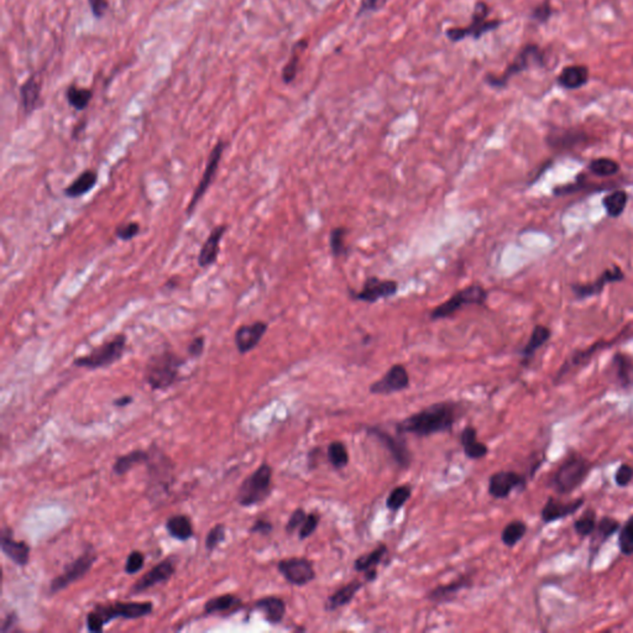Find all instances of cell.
<instances>
[{"label":"cell","mask_w":633,"mask_h":633,"mask_svg":"<svg viewBox=\"0 0 633 633\" xmlns=\"http://www.w3.org/2000/svg\"><path fill=\"white\" fill-rule=\"evenodd\" d=\"M589 170L591 173H594L599 177H611V176L618 175L621 166L618 161L607 159V157H600L591 161L589 164Z\"/></svg>","instance_id":"cell-39"},{"label":"cell","mask_w":633,"mask_h":633,"mask_svg":"<svg viewBox=\"0 0 633 633\" xmlns=\"http://www.w3.org/2000/svg\"><path fill=\"white\" fill-rule=\"evenodd\" d=\"M544 66V52L537 45H527L522 48L521 52L517 55L516 59L512 61L511 64L507 66L505 72L501 76H486V82L491 87L495 88H504L511 80L513 76L521 73L523 71L532 69V67H543Z\"/></svg>","instance_id":"cell-9"},{"label":"cell","mask_w":633,"mask_h":633,"mask_svg":"<svg viewBox=\"0 0 633 633\" xmlns=\"http://www.w3.org/2000/svg\"><path fill=\"white\" fill-rule=\"evenodd\" d=\"M410 374L402 364L390 367L383 378L370 385L369 391L373 394H392L410 387Z\"/></svg>","instance_id":"cell-17"},{"label":"cell","mask_w":633,"mask_h":633,"mask_svg":"<svg viewBox=\"0 0 633 633\" xmlns=\"http://www.w3.org/2000/svg\"><path fill=\"white\" fill-rule=\"evenodd\" d=\"M589 80V69L586 66H568L558 76V83L565 90H579Z\"/></svg>","instance_id":"cell-30"},{"label":"cell","mask_w":633,"mask_h":633,"mask_svg":"<svg viewBox=\"0 0 633 633\" xmlns=\"http://www.w3.org/2000/svg\"><path fill=\"white\" fill-rule=\"evenodd\" d=\"M552 336V332L546 325H538L533 328L532 334L529 336V341L526 346L522 349L521 355L523 357V364H527L532 359L536 351L544 346Z\"/></svg>","instance_id":"cell-35"},{"label":"cell","mask_w":633,"mask_h":633,"mask_svg":"<svg viewBox=\"0 0 633 633\" xmlns=\"http://www.w3.org/2000/svg\"><path fill=\"white\" fill-rule=\"evenodd\" d=\"M186 359L172 350L156 353L149 357L144 370L145 383L154 391L170 389L180 380V370Z\"/></svg>","instance_id":"cell-3"},{"label":"cell","mask_w":633,"mask_h":633,"mask_svg":"<svg viewBox=\"0 0 633 633\" xmlns=\"http://www.w3.org/2000/svg\"><path fill=\"white\" fill-rule=\"evenodd\" d=\"M127 341L128 339L125 334H122V333L117 334L104 341L101 346L94 348L90 354L76 357L73 360V365L88 369V370L112 367L113 364L119 362L124 355L125 349H127Z\"/></svg>","instance_id":"cell-7"},{"label":"cell","mask_w":633,"mask_h":633,"mask_svg":"<svg viewBox=\"0 0 633 633\" xmlns=\"http://www.w3.org/2000/svg\"><path fill=\"white\" fill-rule=\"evenodd\" d=\"M227 229H228L227 224L217 225L212 229L211 234L208 235L206 241L203 243L199 255H198V265L202 269L212 266L218 260L220 244H222L224 235L227 233Z\"/></svg>","instance_id":"cell-22"},{"label":"cell","mask_w":633,"mask_h":633,"mask_svg":"<svg viewBox=\"0 0 633 633\" xmlns=\"http://www.w3.org/2000/svg\"><path fill=\"white\" fill-rule=\"evenodd\" d=\"M0 548L8 558L17 567H27L30 560V547L24 541H15L13 537V529L10 527H4L1 529L0 537Z\"/></svg>","instance_id":"cell-20"},{"label":"cell","mask_w":633,"mask_h":633,"mask_svg":"<svg viewBox=\"0 0 633 633\" xmlns=\"http://www.w3.org/2000/svg\"><path fill=\"white\" fill-rule=\"evenodd\" d=\"M581 505H583V500H576L569 502V504H563V502H559V501L550 499L542 510V520L546 523L557 521L559 518L573 515L574 512L579 510Z\"/></svg>","instance_id":"cell-32"},{"label":"cell","mask_w":633,"mask_h":633,"mask_svg":"<svg viewBox=\"0 0 633 633\" xmlns=\"http://www.w3.org/2000/svg\"><path fill=\"white\" fill-rule=\"evenodd\" d=\"M307 515L308 513H306L304 508H296L294 511L291 513V516L288 518L287 523H286V533L287 534H293V533L296 532V531H299V528L301 526L304 525V522L306 521V518H307Z\"/></svg>","instance_id":"cell-51"},{"label":"cell","mask_w":633,"mask_h":633,"mask_svg":"<svg viewBox=\"0 0 633 633\" xmlns=\"http://www.w3.org/2000/svg\"><path fill=\"white\" fill-rule=\"evenodd\" d=\"M378 0H362L359 14H364L367 11L375 10L378 8Z\"/></svg>","instance_id":"cell-61"},{"label":"cell","mask_w":633,"mask_h":633,"mask_svg":"<svg viewBox=\"0 0 633 633\" xmlns=\"http://www.w3.org/2000/svg\"><path fill=\"white\" fill-rule=\"evenodd\" d=\"M133 396H130V394H127V396H122V397H119V399H114L113 401V404L115 406V407H127L130 404H133Z\"/></svg>","instance_id":"cell-62"},{"label":"cell","mask_w":633,"mask_h":633,"mask_svg":"<svg viewBox=\"0 0 633 633\" xmlns=\"http://www.w3.org/2000/svg\"><path fill=\"white\" fill-rule=\"evenodd\" d=\"M349 233V230L346 227H336L334 229H332L329 235V245L332 255L336 259L344 257L349 253V246L346 245V235Z\"/></svg>","instance_id":"cell-38"},{"label":"cell","mask_w":633,"mask_h":633,"mask_svg":"<svg viewBox=\"0 0 633 633\" xmlns=\"http://www.w3.org/2000/svg\"><path fill=\"white\" fill-rule=\"evenodd\" d=\"M618 529V522L616 520H613V518H610V517H605L604 520H602V522L599 523V527H597V533H599V536L602 537V539H607L609 537H611L613 533L616 532Z\"/></svg>","instance_id":"cell-52"},{"label":"cell","mask_w":633,"mask_h":633,"mask_svg":"<svg viewBox=\"0 0 633 633\" xmlns=\"http://www.w3.org/2000/svg\"><path fill=\"white\" fill-rule=\"evenodd\" d=\"M227 538V528L223 523H218L208 532L206 537V549L209 553H212L214 549L218 547L220 543H223Z\"/></svg>","instance_id":"cell-46"},{"label":"cell","mask_w":633,"mask_h":633,"mask_svg":"<svg viewBox=\"0 0 633 633\" xmlns=\"http://www.w3.org/2000/svg\"><path fill=\"white\" fill-rule=\"evenodd\" d=\"M628 202V194L623 190H616L602 198V206L607 215L611 218H618L623 215Z\"/></svg>","instance_id":"cell-37"},{"label":"cell","mask_w":633,"mask_h":633,"mask_svg":"<svg viewBox=\"0 0 633 633\" xmlns=\"http://www.w3.org/2000/svg\"><path fill=\"white\" fill-rule=\"evenodd\" d=\"M623 278H625V273L623 270L616 265H613L602 272L594 283H588V285H573L571 290L578 299H585V298L600 294L609 283H620V281H623Z\"/></svg>","instance_id":"cell-19"},{"label":"cell","mask_w":633,"mask_h":633,"mask_svg":"<svg viewBox=\"0 0 633 633\" xmlns=\"http://www.w3.org/2000/svg\"><path fill=\"white\" fill-rule=\"evenodd\" d=\"M149 454L146 463L149 474L148 489L151 499H160L161 496H167L175 483V464L156 446L150 448Z\"/></svg>","instance_id":"cell-4"},{"label":"cell","mask_w":633,"mask_h":633,"mask_svg":"<svg viewBox=\"0 0 633 633\" xmlns=\"http://www.w3.org/2000/svg\"><path fill=\"white\" fill-rule=\"evenodd\" d=\"M256 610L264 613V618L271 625H278L283 621L286 615V602L277 596L261 597L254 604Z\"/></svg>","instance_id":"cell-25"},{"label":"cell","mask_w":633,"mask_h":633,"mask_svg":"<svg viewBox=\"0 0 633 633\" xmlns=\"http://www.w3.org/2000/svg\"><path fill=\"white\" fill-rule=\"evenodd\" d=\"M470 585H471L470 575H463V576H459L458 579L453 580L452 583H449L448 585L436 586L433 590L428 592L427 597L431 602H438V604L450 602L458 595L459 591H462Z\"/></svg>","instance_id":"cell-27"},{"label":"cell","mask_w":633,"mask_h":633,"mask_svg":"<svg viewBox=\"0 0 633 633\" xmlns=\"http://www.w3.org/2000/svg\"><path fill=\"white\" fill-rule=\"evenodd\" d=\"M140 229H141V227L138 222L120 224L115 228V236L122 241H130L138 236Z\"/></svg>","instance_id":"cell-49"},{"label":"cell","mask_w":633,"mask_h":633,"mask_svg":"<svg viewBox=\"0 0 633 633\" xmlns=\"http://www.w3.org/2000/svg\"><path fill=\"white\" fill-rule=\"evenodd\" d=\"M90 6H91L92 11L97 17H101L106 14L108 9L107 0H88Z\"/></svg>","instance_id":"cell-58"},{"label":"cell","mask_w":633,"mask_h":633,"mask_svg":"<svg viewBox=\"0 0 633 633\" xmlns=\"http://www.w3.org/2000/svg\"><path fill=\"white\" fill-rule=\"evenodd\" d=\"M149 450L135 449L133 452H129L127 454H124V455L118 457L114 464H113V471L118 476H122V475L129 473L130 470H133L138 465H146L148 460H149Z\"/></svg>","instance_id":"cell-31"},{"label":"cell","mask_w":633,"mask_h":633,"mask_svg":"<svg viewBox=\"0 0 633 633\" xmlns=\"http://www.w3.org/2000/svg\"><path fill=\"white\" fill-rule=\"evenodd\" d=\"M97 559H98V554H97L96 548L92 544H88L78 558H76L73 562L66 565L64 571L51 580L50 590H48L50 594L55 595L59 591L67 589L76 581L85 578L96 563Z\"/></svg>","instance_id":"cell-8"},{"label":"cell","mask_w":633,"mask_h":633,"mask_svg":"<svg viewBox=\"0 0 633 633\" xmlns=\"http://www.w3.org/2000/svg\"><path fill=\"white\" fill-rule=\"evenodd\" d=\"M489 15V6L484 1H478L473 13V22L465 27L448 29L447 38L453 43H458L465 38H481L486 32L494 31L500 27V20H486Z\"/></svg>","instance_id":"cell-10"},{"label":"cell","mask_w":633,"mask_h":633,"mask_svg":"<svg viewBox=\"0 0 633 633\" xmlns=\"http://www.w3.org/2000/svg\"><path fill=\"white\" fill-rule=\"evenodd\" d=\"M367 432L370 436H375L378 442L389 450L394 463L397 464L399 468H410L412 463V453L407 447V443L401 433H399V436H392L389 432L376 426L367 427Z\"/></svg>","instance_id":"cell-14"},{"label":"cell","mask_w":633,"mask_h":633,"mask_svg":"<svg viewBox=\"0 0 633 633\" xmlns=\"http://www.w3.org/2000/svg\"><path fill=\"white\" fill-rule=\"evenodd\" d=\"M553 14V9L549 4V0L543 1L541 6H536L532 11V17L539 22H546Z\"/></svg>","instance_id":"cell-54"},{"label":"cell","mask_w":633,"mask_h":633,"mask_svg":"<svg viewBox=\"0 0 633 633\" xmlns=\"http://www.w3.org/2000/svg\"><path fill=\"white\" fill-rule=\"evenodd\" d=\"M364 583L360 580H353L346 585L341 586L338 590L332 594L325 602V609L327 611H336L341 607L349 605L357 594V591L362 589Z\"/></svg>","instance_id":"cell-26"},{"label":"cell","mask_w":633,"mask_h":633,"mask_svg":"<svg viewBox=\"0 0 633 633\" xmlns=\"http://www.w3.org/2000/svg\"><path fill=\"white\" fill-rule=\"evenodd\" d=\"M632 479L633 469L630 465H626V464L621 465L618 471H616V476H615V480H616L618 486H626V485L631 483Z\"/></svg>","instance_id":"cell-56"},{"label":"cell","mask_w":633,"mask_h":633,"mask_svg":"<svg viewBox=\"0 0 633 633\" xmlns=\"http://www.w3.org/2000/svg\"><path fill=\"white\" fill-rule=\"evenodd\" d=\"M590 468L585 459L570 457L554 475V488L562 494H569L584 481Z\"/></svg>","instance_id":"cell-11"},{"label":"cell","mask_w":633,"mask_h":633,"mask_svg":"<svg viewBox=\"0 0 633 633\" xmlns=\"http://www.w3.org/2000/svg\"><path fill=\"white\" fill-rule=\"evenodd\" d=\"M92 97H93V93L91 90L78 88L76 85H71L66 92V98L69 101V106L75 108L76 111H83L88 107Z\"/></svg>","instance_id":"cell-40"},{"label":"cell","mask_w":633,"mask_h":633,"mask_svg":"<svg viewBox=\"0 0 633 633\" xmlns=\"http://www.w3.org/2000/svg\"><path fill=\"white\" fill-rule=\"evenodd\" d=\"M327 455H328L329 463L334 469L346 468L349 463V453H348L346 444L339 441L330 443L328 450H327Z\"/></svg>","instance_id":"cell-43"},{"label":"cell","mask_w":633,"mask_h":633,"mask_svg":"<svg viewBox=\"0 0 633 633\" xmlns=\"http://www.w3.org/2000/svg\"><path fill=\"white\" fill-rule=\"evenodd\" d=\"M489 291L480 283H473L459 290L444 304L436 306L429 313L432 320L452 318L467 306H484L488 302Z\"/></svg>","instance_id":"cell-6"},{"label":"cell","mask_w":633,"mask_h":633,"mask_svg":"<svg viewBox=\"0 0 633 633\" xmlns=\"http://www.w3.org/2000/svg\"><path fill=\"white\" fill-rule=\"evenodd\" d=\"M277 569L291 585H307L315 579L313 563L307 558L292 557L283 559L278 562Z\"/></svg>","instance_id":"cell-15"},{"label":"cell","mask_w":633,"mask_h":633,"mask_svg":"<svg viewBox=\"0 0 633 633\" xmlns=\"http://www.w3.org/2000/svg\"><path fill=\"white\" fill-rule=\"evenodd\" d=\"M411 495H412V488L410 485L396 486L387 496L386 507L391 511H399V508H402L404 504L410 500Z\"/></svg>","instance_id":"cell-44"},{"label":"cell","mask_w":633,"mask_h":633,"mask_svg":"<svg viewBox=\"0 0 633 633\" xmlns=\"http://www.w3.org/2000/svg\"><path fill=\"white\" fill-rule=\"evenodd\" d=\"M602 346H604V343H597L595 346H590V348H589L588 350L584 351V353H576V355H575L574 359H573V362H574V364H579V362H584V359L590 357L592 353H595V351Z\"/></svg>","instance_id":"cell-59"},{"label":"cell","mask_w":633,"mask_h":633,"mask_svg":"<svg viewBox=\"0 0 633 633\" xmlns=\"http://www.w3.org/2000/svg\"><path fill=\"white\" fill-rule=\"evenodd\" d=\"M389 554V548L386 544L380 543L376 548L371 550L370 553L362 555L355 560L354 563V569L362 573L367 581H374L378 576V565L381 564L383 558Z\"/></svg>","instance_id":"cell-24"},{"label":"cell","mask_w":633,"mask_h":633,"mask_svg":"<svg viewBox=\"0 0 633 633\" xmlns=\"http://www.w3.org/2000/svg\"><path fill=\"white\" fill-rule=\"evenodd\" d=\"M97 181L98 172L96 170H85L75 181L64 188V196L69 198L82 197L96 187Z\"/></svg>","instance_id":"cell-33"},{"label":"cell","mask_w":633,"mask_h":633,"mask_svg":"<svg viewBox=\"0 0 633 633\" xmlns=\"http://www.w3.org/2000/svg\"><path fill=\"white\" fill-rule=\"evenodd\" d=\"M460 443L465 455L471 460L485 458L489 453L488 446L478 441V432L473 426L464 428L460 433Z\"/></svg>","instance_id":"cell-28"},{"label":"cell","mask_w":633,"mask_h":633,"mask_svg":"<svg viewBox=\"0 0 633 633\" xmlns=\"http://www.w3.org/2000/svg\"><path fill=\"white\" fill-rule=\"evenodd\" d=\"M16 623H17V616H16L15 612H11V613L9 612L6 620L3 621V625H1V632L10 631L11 628L15 626Z\"/></svg>","instance_id":"cell-60"},{"label":"cell","mask_w":633,"mask_h":633,"mask_svg":"<svg viewBox=\"0 0 633 633\" xmlns=\"http://www.w3.org/2000/svg\"><path fill=\"white\" fill-rule=\"evenodd\" d=\"M595 515H588V516L580 518L575 522V531L581 534V536H588L590 533L594 532L595 529Z\"/></svg>","instance_id":"cell-53"},{"label":"cell","mask_w":633,"mask_h":633,"mask_svg":"<svg viewBox=\"0 0 633 633\" xmlns=\"http://www.w3.org/2000/svg\"><path fill=\"white\" fill-rule=\"evenodd\" d=\"M307 46V41H298L292 50V56L288 61V64L285 66L283 71V80L285 83H291L297 75L298 62H299V55L304 51Z\"/></svg>","instance_id":"cell-45"},{"label":"cell","mask_w":633,"mask_h":633,"mask_svg":"<svg viewBox=\"0 0 633 633\" xmlns=\"http://www.w3.org/2000/svg\"><path fill=\"white\" fill-rule=\"evenodd\" d=\"M166 531L171 537L186 542L194 534V528L191 518L186 515H175L166 521Z\"/></svg>","instance_id":"cell-34"},{"label":"cell","mask_w":633,"mask_h":633,"mask_svg":"<svg viewBox=\"0 0 633 633\" xmlns=\"http://www.w3.org/2000/svg\"><path fill=\"white\" fill-rule=\"evenodd\" d=\"M154 610L151 602H109V604H98L88 612L85 623L91 632H101L104 626L117 618L125 620H138V618L149 616Z\"/></svg>","instance_id":"cell-2"},{"label":"cell","mask_w":633,"mask_h":633,"mask_svg":"<svg viewBox=\"0 0 633 633\" xmlns=\"http://www.w3.org/2000/svg\"><path fill=\"white\" fill-rule=\"evenodd\" d=\"M463 412V406L458 402H438L399 422L396 431L401 434L411 433L417 436H429L436 433L452 431Z\"/></svg>","instance_id":"cell-1"},{"label":"cell","mask_w":633,"mask_h":633,"mask_svg":"<svg viewBox=\"0 0 633 633\" xmlns=\"http://www.w3.org/2000/svg\"><path fill=\"white\" fill-rule=\"evenodd\" d=\"M620 549L623 554L630 555L633 554V517L628 520L627 523L623 527V531L618 537Z\"/></svg>","instance_id":"cell-47"},{"label":"cell","mask_w":633,"mask_h":633,"mask_svg":"<svg viewBox=\"0 0 633 633\" xmlns=\"http://www.w3.org/2000/svg\"><path fill=\"white\" fill-rule=\"evenodd\" d=\"M271 490L272 468L269 464L262 463L240 485L236 502L241 507L259 505L270 496Z\"/></svg>","instance_id":"cell-5"},{"label":"cell","mask_w":633,"mask_h":633,"mask_svg":"<svg viewBox=\"0 0 633 633\" xmlns=\"http://www.w3.org/2000/svg\"><path fill=\"white\" fill-rule=\"evenodd\" d=\"M269 325L264 320H256L250 325H240L235 330L234 343L241 355L254 350L260 344L261 339L266 334Z\"/></svg>","instance_id":"cell-18"},{"label":"cell","mask_w":633,"mask_h":633,"mask_svg":"<svg viewBox=\"0 0 633 633\" xmlns=\"http://www.w3.org/2000/svg\"><path fill=\"white\" fill-rule=\"evenodd\" d=\"M176 564H177L176 557H169L161 560L159 564L155 565L152 569H150L146 574L135 581V584L130 589V595H138L144 591L152 589L154 586L167 583L176 573L177 569Z\"/></svg>","instance_id":"cell-16"},{"label":"cell","mask_w":633,"mask_h":633,"mask_svg":"<svg viewBox=\"0 0 633 633\" xmlns=\"http://www.w3.org/2000/svg\"><path fill=\"white\" fill-rule=\"evenodd\" d=\"M613 364L616 367L618 378L623 385H633V362L631 357L625 354H616L613 357Z\"/></svg>","instance_id":"cell-42"},{"label":"cell","mask_w":633,"mask_h":633,"mask_svg":"<svg viewBox=\"0 0 633 633\" xmlns=\"http://www.w3.org/2000/svg\"><path fill=\"white\" fill-rule=\"evenodd\" d=\"M225 148H227V143L223 140H219L218 143L214 145V148L208 157L207 165L203 172L202 178L198 182L197 187L192 194L191 201L188 203V207L186 209L187 217H191L192 214L194 213V209L197 208L198 203L201 202V199L206 196L209 187L214 181Z\"/></svg>","instance_id":"cell-13"},{"label":"cell","mask_w":633,"mask_h":633,"mask_svg":"<svg viewBox=\"0 0 633 633\" xmlns=\"http://www.w3.org/2000/svg\"><path fill=\"white\" fill-rule=\"evenodd\" d=\"M273 526L270 521H267L265 518H259L254 522V525L250 527V533H257L261 536H269L272 532Z\"/></svg>","instance_id":"cell-57"},{"label":"cell","mask_w":633,"mask_h":633,"mask_svg":"<svg viewBox=\"0 0 633 633\" xmlns=\"http://www.w3.org/2000/svg\"><path fill=\"white\" fill-rule=\"evenodd\" d=\"M243 602L240 600V597L233 595V594H224V595L215 596L213 599L208 600L203 607V615L209 616L213 613H219V612L230 611L232 609H238L241 607Z\"/></svg>","instance_id":"cell-36"},{"label":"cell","mask_w":633,"mask_h":633,"mask_svg":"<svg viewBox=\"0 0 633 633\" xmlns=\"http://www.w3.org/2000/svg\"><path fill=\"white\" fill-rule=\"evenodd\" d=\"M320 516L318 513H308L307 515V518H306V521L304 522V525L301 526L299 528V531H298V537L301 541H304V539H307V538L311 537L314 532H315V529L318 528V525H320Z\"/></svg>","instance_id":"cell-50"},{"label":"cell","mask_w":633,"mask_h":633,"mask_svg":"<svg viewBox=\"0 0 633 633\" xmlns=\"http://www.w3.org/2000/svg\"><path fill=\"white\" fill-rule=\"evenodd\" d=\"M525 484L526 480L515 471H497L490 478L489 494L495 499H506L513 490Z\"/></svg>","instance_id":"cell-21"},{"label":"cell","mask_w":633,"mask_h":633,"mask_svg":"<svg viewBox=\"0 0 633 633\" xmlns=\"http://www.w3.org/2000/svg\"><path fill=\"white\" fill-rule=\"evenodd\" d=\"M204 346H206V338L203 336H196L188 344L187 353H188L190 357L196 359V357H199L202 355L203 351H204Z\"/></svg>","instance_id":"cell-55"},{"label":"cell","mask_w":633,"mask_h":633,"mask_svg":"<svg viewBox=\"0 0 633 633\" xmlns=\"http://www.w3.org/2000/svg\"><path fill=\"white\" fill-rule=\"evenodd\" d=\"M527 526L525 522L512 521L504 528L501 539L507 547H515L526 534Z\"/></svg>","instance_id":"cell-41"},{"label":"cell","mask_w":633,"mask_h":633,"mask_svg":"<svg viewBox=\"0 0 633 633\" xmlns=\"http://www.w3.org/2000/svg\"><path fill=\"white\" fill-rule=\"evenodd\" d=\"M22 107L25 114H31L36 111L41 97V80L38 76H31L20 88Z\"/></svg>","instance_id":"cell-29"},{"label":"cell","mask_w":633,"mask_h":633,"mask_svg":"<svg viewBox=\"0 0 633 633\" xmlns=\"http://www.w3.org/2000/svg\"><path fill=\"white\" fill-rule=\"evenodd\" d=\"M399 292V283L394 280L367 277L359 291L349 288V296L354 301H362L365 304H376L380 299H389Z\"/></svg>","instance_id":"cell-12"},{"label":"cell","mask_w":633,"mask_h":633,"mask_svg":"<svg viewBox=\"0 0 633 633\" xmlns=\"http://www.w3.org/2000/svg\"><path fill=\"white\" fill-rule=\"evenodd\" d=\"M588 136L584 131L576 129H553L547 135V144L553 150H570L584 144Z\"/></svg>","instance_id":"cell-23"},{"label":"cell","mask_w":633,"mask_h":633,"mask_svg":"<svg viewBox=\"0 0 633 633\" xmlns=\"http://www.w3.org/2000/svg\"><path fill=\"white\" fill-rule=\"evenodd\" d=\"M144 553L140 552V550H133L131 553L129 554L128 558H127L125 567H124V571H125L127 574H136V573H138L140 570L144 568Z\"/></svg>","instance_id":"cell-48"}]
</instances>
